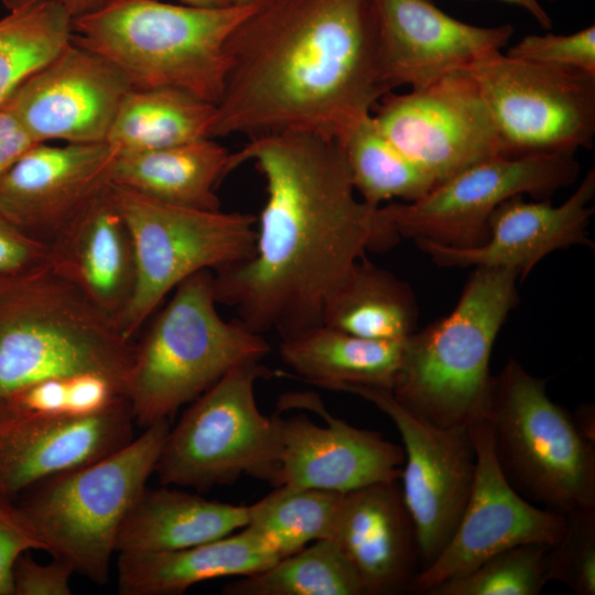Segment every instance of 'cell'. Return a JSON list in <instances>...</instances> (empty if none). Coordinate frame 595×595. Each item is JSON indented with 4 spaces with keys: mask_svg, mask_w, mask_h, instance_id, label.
I'll list each match as a JSON object with an SVG mask.
<instances>
[{
    "mask_svg": "<svg viewBox=\"0 0 595 595\" xmlns=\"http://www.w3.org/2000/svg\"><path fill=\"white\" fill-rule=\"evenodd\" d=\"M418 317L411 286L364 256L326 300L322 324L361 338L403 340Z\"/></svg>",
    "mask_w": 595,
    "mask_h": 595,
    "instance_id": "28",
    "label": "cell"
},
{
    "mask_svg": "<svg viewBox=\"0 0 595 595\" xmlns=\"http://www.w3.org/2000/svg\"><path fill=\"white\" fill-rule=\"evenodd\" d=\"M329 539L355 570L365 595L407 593L421 571L418 531L399 480L343 494Z\"/></svg>",
    "mask_w": 595,
    "mask_h": 595,
    "instance_id": "22",
    "label": "cell"
},
{
    "mask_svg": "<svg viewBox=\"0 0 595 595\" xmlns=\"http://www.w3.org/2000/svg\"><path fill=\"white\" fill-rule=\"evenodd\" d=\"M170 428V420L151 424L120 450L26 489L19 506L44 551L106 584L121 526L155 470Z\"/></svg>",
    "mask_w": 595,
    "mask_h": 595,
    "instance_id": "7",
    "label": "cell"
},
{
    "mask_svg": "<svg viewBox=\"0 0 595 595\" xmlns=\"http://www.w3.org/2000/svg\"><path fill=\"white\" fill-rule=\"evenodd\" d=\"M270 375L260 361L242 364L192 401L162 446L154 470L160 483L199 491L242 475L271 483L281 418L263 414L255 394L256 382Z\"/></svg>",
    "mask_w": 595,
    "mask_h": 595,
    "instance_id": "9",
    "label": "cell"
},
{
    "mask_svg": "<svg viewBox=\"0 0 595 595\" xmlns=\"http://www.w3.org/2000/svg\"><path fill=\"white\" fill-rule=\"evenodd\" d=\"M48 266V246L28 237L0 215V277L23 275Z\"/></svg>",
    "mask_w": 595,
    "mask_h": 595,
    "instance_id": "40",
    "label": "cell"
},
{
    "mask_svg": "<svg viewBox=\"0 0 595 595\" xmlns=\"http://www.w3.org/2000/svg\"><path fill=\"white\" fill-rule=\"evenodd\" d=\"M212 138L340 141L387 94L372 0H260L231 32Z\"/></svg>",
    "mask_w": 595,
    "mask_h": 595,
    "instance_id": "2",
    "label": "cell"
},
{
    "mask_svg": "<svg viewBox=\"0 0 595 595\" xmlns=\"http://www.w3.org/2000/svg\"><path fill=\"white\" fill-rule=\"evenodd\" d=\"M8 9H14L34 0H1ZM62 7L72 20L90 13L101 7L107 0H51Z\"/></svg>",
    "mask_w": 595,
    "mask_h": 595,
    "instance_id": "42",
    "label": "cell"
},
{
    "mask_svg": "<svg viewBox=\"0 0 595 595\" xmlns=\"http://www.w3.org/2000/svg\"><path fill=\"white\" fill-rule=\"evenodd\" d=\"M380 82L387 93L428 86L501 50L511 24L478 26L455 19L433 0H372Z\"/></svg>",
    "mask_w": 595,
    "mask_h": 595,
    "instance_id": "18",
    "label": "cell"
},
{
    "mask_svg": "<svg viewBox=\"0 0 595 595\" xmlns=\"http://www.w3.org/2000/svg\"><path fill=\"white\" fill-rule=\"evenodd\" d=\"M508 4L517 6L529 13L543 29L552 28V19L540 4L539 0H498Z\"/></svg>",
    "mask_w": 595,
    "mask_h": 595,
    "instance_id": "43",
    "label": "cell"
},
{
    "mask_svg": "<svg viewBox=\"0 0 595 595\" xmlns=\"http://www.w3.org/2000/svg\"><path fill=\"white\" fill-rule=\"evenodd\" d=\"M508 55L548 66L595 75V25L571 34H530L512 45Z\"/></svg>",
    "mask_w": 595,
    "mask_h": 595,
    "instance_id": "37",
    "label": "cell"
},
{
    "mask_svg": "<svg viewBox=\"0 0 595 595\" xmlns=\"http://www.w3.org/2000/svg\"><path fill=\"white\" fill-rule=\"evenodd\" d=\"M496 125L507 158L591 149L595 75L490 51L465 68Z\"/></svg>",
    "mask_w": 595,
    "mask_h": 595,
    "instance_id": "11",
    "label": "cell"
},
{
    "mask_svg": "<svg viewBox=\"0 0 595 595\" xmlns=\"http://www.w3.org/2000/svg\"><path fill=\"white\" fill-rule=\"evenodd\" d=\"M126 397L79 418L0 423V496L14 499L36 483L96 462L133 440Z\"/></svg>",
    "mask_w": 595,
    "mask_h": 595,
    "instance_id": "21",
    "label": "cell"
},
{
    "mask_svg": "<svg viewBox=\"0 0 595 595\" xmlns=\"http://www.w3.org/2000/svg\"><path fill=\"white\" fill-rule=\"evenodd\" d=\"M72 40V18L51 0H34L0 19V106Z\"/></svg>",
    "mask_w": 595,
    "mask_h": 595,
    "instance_id": "33",
    "label": "cell"
},
{
    "mask_svg": "<svg viewBox=\"0 0 595 595\" xmlns=\"http://www.w3.org/2000/svg\"><path fill=\"white\" fill-rule=\"evenodd\" d=\"M249 507L178 489L145 487L119 531L117 553H158L218 540L244 529Z\"/></svg>",
    "mask_w": 595,
    "mask_h": 595,
    "instance_id": "25",
    "label": "cell"
},
{
    "mask_svg": "<svg viewBox=\"0 0 595 595\" xmlns=\"http://www.w3.org/2000/svg\"><path fill=\"white\" fill-rule=\"evenodd\" d=\"M338 143L353 186L369 205L380 206L394 198L415 202L437 185L425 170L380 132L371 113Z\"/></svg>",
    "mask_w": 595,
    "mask_h": 595,
    "instance_id": "30",
    "label": "cell"
},
{
    "mask_svg": "<svg viewBox=\"0 0 595 595\" xmlns=\"http://www.w3.org/2000/svg\"><path fill=\"white\" fill-rule=\"evenodd\" d=\"M257 1H260V0H229L230 4H236V6L250 4Z\"/></svg>",
    "mask_w": 595,
    "mask_h": 595,
    "instance_id": "45",
    "label": "cell"
},
{
    "mask_svg": "<svg viewBox=\"0 0 595 595\" xmlns=\"http://www.w3.org/2000/svg\"><path fill=\"white\" fill-rule=\"evenodd\" d=\"M215 111V105L180 89L131 88L106 142L125 153L212 138Z\"/></svg>",
    "mask_w": 595,
    "mask_h": 595,
    "instance_id": "29",
    "label": "cell"
},
{
    "mask_svg": "<svg viewBox=\"0 0 595 595\" xmlns=\"http://www.w3.org/2000/svg\"><path fill=\"white\" fill-rule=\"evenodd\" d=\"M544 559V581H556L577 595L595 594V508L572 511Z\"/></svg>",
    "mask_w": 595,
    "mask_h": 595,
    "instance_id": "36",
    "label": "cell"
},
{
    "mask_svg": "<svg viewBox=\"0 0 595 595\" xmlns=\"http://www.w3.org/2000/svg\"><path fill=\"white\" fill-rule=\"evenodd\" d=\"M371 116L380 132L437 184L505 156L490 111L466 69L408 93L389 91Z\"/></svg>",
    "mask_w": 595,
    "mask_h": 595,
    "instance_id": "13",
    "label": "cell"
},
{
    "mask_svg": "<svg viewBox=\"0 0 595 595\" xmlns=\"http://www.w3.org/2000/svg\"><path fill=\"white\" fill-rule=\"evenodd\" d=\"M131 88L111 63L71 40L4 104L39 143H101Z\"/></svg>",
    "mask_w": 595,
    "mask_h": 595,
    "instance_id": "16",
    "label": "cell"
},
{
    "mask_svg": "<svg viewBox=\"0 0 595 595\" xmlns=\"http://www.w3.org/2000/svg\"><path fill=\"white\" fill-rule=\"evenodd\" d=\"M73 566L57 558L42 564L22 554L13 567V595H69Z\"/></svg>",
    "mask_w": 595,
    "mask_h": 595,
    "instance_id": "39",
    "label": "cell"
},
{
    "mask_svg": "<svg viewBox=\"0 0 595 595\" xmlns=\"http://www.w3.org/2000/svg\"><path fill=\"white\" fill-rule=\"evenodd\" d=\"M173 291L134 343L125 396L142 428L170 420L229 370L270 351L262 334L219 315L213 271L196 272Z\"/></svg>",
    "mask_w": 595,
    "mask_h": 595,
    "instance_id": "6",
    "label": "cell"
},
{
    "mask_svg": "<svg viewBox=\"0 0 595 595\" xmlns=\"http://www.w3.org/2000/svg\"><path fill=\"white\" fill-rule=\"evenodd\" d=\"M121 397V386L105 375L51 377L1 396L0 423L91 415Z\"/></svg>",
    "mask_w": 595,
    "mask_h": 595,
    "instance_id": "34",
    "label": "cell"
},
{
    "mask_svg": "<svg viewBox=\"0 0 595 595\" xmlns=\"http://www.w3.org/2000/svg\"><path fill=\"white\" fill-rule=\"evenodd\" d=\"M550 1H554V0H550Z\"/></svg>",
    "mask_w": 595,
    "mask_h": 595,
    "instance_id": "46",
    "label": "cell"
},
{
    "mask_svg": "<svg viewBox=\"0 0 595 595\" xmlns=\"http://www.w3.org/2000/svg\"><path fill=\"white\" fill-rule=\"evenodd\" d=\"M117 149L101 143H37L0 175V215L48 245L107 188Z\"/></svg>",
    "mask_w": 595,
    "mask_h": 595,
    "instance_id": "19",
    "label": "cell"
},
{
    "mask_svg": "<svg viewBox=\"0 0 595 595\" xmlns=\"http://www.w3.org/2000/svg\"><path fill=\"white\" fill-rule=\"evenodd\" d=\"M403 340H376L323 324L282 338L279 355L298 378L329 390L350 387L390 390L399 371Z\"/></svg>",
    "mask_w": 595,
    "mask_h": 595,
    "instance_id": "27",
    "label": "cell"
},
{
    "mask_svg": "<svg viewBox=\"0 0 595 595\" xmlns=\"http://www.w3.org/2000/svg\"><path fill=\"white\" fill-rule=\"evenodd\" d=\"M595 170L591 169L570 197L558 206L523 195L502 202L489 219L488 238L476 247L457 248L425 239L415 245L441 267L513 269L524 280L554 250L593 247L587 228L594 214Z\"/></svg>",
    "mask_w": 595,
    "mask_h": 595,
    "instance_id": "20",
    "label": "cell"
},
{
    "mask_svg": "<svg viewBox=\"0 0 595 595\" xmlns=\"http://www.w3.org/2000/svg\"><path fill=\"white\" fill-rule=\"evenodd\" d=\"M134 343L50 266L0 277V397L33 382L94 372L126 390Z\"/></svg>",
    "mask_w": 595,
    "mask_h": 595,
    "instance_id": "5",
    "label": "cell"
},
{
    "mask_svg": "<svg viewBox=\"0 0 595 595\" xmlns=\"http://www.w3.org/2000/svg\"><path fill=\"white\" fill-rule=\"evenodd\" d=\"M50 268L118 324L136 284L130 229L111 183L47 245Z\"/></svg>",
    "mask_w": 595,
    "mask_h": 595,
    "instance_id": "23",
    "label": "cell"
},
{
    "mask_svg": "<svg viewBox=\"0 0 595 595\" xmlns=\"http://www.w3.org/2000/svg\"><path fill=\"white\" fill-rule=\"evenodd\" d=\"M578 173L574 155L499 156L458 172L415 202L385 206L398 239L476 247L488 238L489 219L502 202L516 195L547 199Z\"/></svg>",
    "mask_w": 595,
    "mask_h": 595,
    "instance_id": "12",
    "label": "cell"
},
{
    "mask_svg": "<svg viewBox=\"0 0 595 595\" xmlns=\"http://www.w3.org/2000/svg\"><path fill=\"white\" fill-rule=\"evenodd\" d=\"M39 142L6 105L0 106V175Z\"/></svg>",
    "mask_w": 595,
    "mask_h": 595,
    "instance_id": "41",
    "label": "cell"
},
{
    "mask_svg": "<svg viewBox=\"0 0 595 595\" xmlns=\"http://www.w3.org/2000/svg\"><path fill=\"white\" fill-rule=\"evenodd\" d=\"M343 392L371 402L401 435V489L416 527L423 570L446 547L470 493L476 453L469 425H436L404 408L390 390L350 387Z\"/></svg>",
    "mask_w": 595,
    "mask_h": 595,
    "instance_id": "14",
    "label": "cell"
},
{
    "mask_svg": "<svg viewBox=\"0 0 595 595\" xmlns=\"http://www.w3.org/2000/svg\"><path fill=\"white\" fill-rule=\"evenodd\" d=\"M550 547L533 542L504 550L426 595H538L547 584L544 559Z\"/></svg>",
    "mask_w": 595,
    "mask_h": 595,
    "instance_id": "35",
    "label": "cell"
},
{
    "mask_svg": "<svg viewBox=\"0 0 595 595\" xmlns=\"http://www.w3.org/2000/svg\"><path fill=\"white\" fill-rule=\"evenodd\" d=\"M30 550L44 545L20 506L0 496V595H13L14 564Z\"/></svg>",
    "mask_w": 595,
    "mask_h": 595,
    "instance_id": "38",
    "label": "cell"
},
{
    "mask_svg": "<svg viewBox=\"0 0 595 595\" xmlns=\"http://www.w3.org/2000/svg\"><path fill=\"white\" fill-rule=\"evenodd\" d=\"M255 4L198 8L107 0L72 20V40L111 63L133 88H175L216 105L227 41Z\"/></svg>",
    "mask_w": 595,
    "mask_h": 595,
    "instance_id": "3",
    "label": "cell"
},
{
    "mask_svg": "<svg viewBox=\"0 0 595 595\" xmlns=\"http://www.w3.org/2000/svg\"><path fill=\"white\" fill-rule=\"evenodd\" d=\"M277 560V554L247 528L236 534L175 551L118 553V593L182 594L197 583L252 574Z\"/></svg>",
    "mask_w": 595,
    "mask_h": 595,
    "instance_id": "24",
    "label": "cell"
},
{
    "mask_svg": "<svg viewBox=\"0 0 595 595\" xmlns=\"http://www.w3.org/2000/svg\"><path fill=\"white\" fill-rule=\"evenodd\" d=\"M279 408L310 410L323 418L325 425L302 414L280 419L281 453L272 486L345 494L375 483L400 480L403 448L380 433L332 415L313 393L282 396Z\"/></svg>",
    "mask_w": 595,
    "mask_h": 595,
    "instance_id": "17",
    "label": "cell"
},
{
    "mask_svg": "<svg viewBox=\"0 0 595 595\" xmlns=\"http://www.w3.org/2000/svg\"><path fill=\"white\" fill-rule=\"evenodd\" d=\"M266 182L253 255L214 273L216 301L251 331L282 338L322 324L326 300L367 251L396 245L385 205L357 197L337 140L288 132L249 139L231 171Z\"/></svg>",
    "mask_w": 595,
    "mask_h": 595,
    "instance_id": "1",
    "label": "cell"
},
{
    "mask_svg": "<svg viewBox=\"0 0 595 595\" xmlns=\"http://www.w3.org/2000/svg\"><path fill=\"white\" fill-rule=\"evenodd\" d=\"M342 495L335 491L282 485L249 507L245 527L279 559L312 542L329 539Z\"/></svg>",
    "mask_w": 595,
    "mask_h": 595,
    "instance_id": "32",
    "label": "cell"
},
{
    "mask_svg": "<svg viewBox=\"0 0 595 595\" xmlns=\"http://www.w3.org/2000/svg\"><path fill=\"white\" fill-rule=\"evenodd\" d=\"M547 380L510 359L494 377L486 419L496 459L523 498L562 515L595 508V451Z\"/></svg>",
    "mask_w": 595,
    "mask_h": 595,
    "instance_id": "8",
    "label": "cell"
},
{
    "mask_svg": "<svg viewBox=\"0 0 595 595\" xmlns=\"http://www.w3.org/2000/svg\"><path fill=\"white\" fill-rule=\"evenodd\" d=\"M513 269L476 268L455 307L404 339L391 393L440 426H468L486 416L496 337L518 303Z\"/></svg>",
    "mask_w": 595,
    "mask_h": 595,
    "instance_id": "4",
    "label": "cell"
},
{
    "mask_svg": "<svg viewBox=\"0 0 595 595\" xmlns=\"http://www.w3.org/2000/svg\"><path fill=\"white\" fill-rule=\"evenodd\" d=\"M231 153L214 138L172 147L117 153L110 181L155 201L199 210H220L215 191L231 172Z\"/></svg>",
    "mask_w": 595,
    "mask_h": 595,
    "instance_id": "26",
    "label": "cell"
},
{
    "mask_svg": "<svg viewBox=\"0 0 595 595\" xmlns=\"http://www.w3.org/2000/svg\"><path fill=\"white\" fill-rule=\"evenodd\" d=\"M225 595H365L338 545L323 539L270 566L227 583Z\"/></svg>",
    "mask_w": 595,
    "mask_h": 595,
    "instance_id": "31",
    "label": "cell"
},
{
    "mask_svg": "<svg viewBox=\"0 0 595 595\" xmlns=\"http://www.w3.org/2000/svg\"><path fill=\"white\" fill-rule=\"evenodd\" d=\"M177 3L198 8H221L230 6L229 0H175Z\"/></svg>",
    "mask_w": 595,
    "mask_h": 595,
    "instance_id": "44",
    "label": "cell"
},
{
    "mask_svg": "<svg viewBox=\"0 0 595 595\" xmlns=\"http://www.w3.org/2000/svg\"><path fill=\"white\" fill-rule=\"evenodd\" d=\"M469 430L476 466L466 506L446 547L416 574L407 593L426 595L498 552L533 542L552 545L564 531V515L538 507L509 484L496 459L487 419L474 421Z\"/></svg>",
    "mask_w": 595,
    "mask_h": 595,
    "instance_id": "15",
    "label": "cell"
},
{
    "mask_svg": "<svg viewBox=\"0 0 595 595\" xmlns=\"http://www.w3.org/2000/svg\"><path fill=\"white\" fill-rule=\"evenodd\" d=\"M111 191L136 253L134 290L118 318L128 339L182 281L235 266L255 252L257 217L250 214L175 206L115 184Z\"/></svg>",
    "mask_w": 595,
    "mask_h": 595,
    "instance_id": "10",
    "label": "cell"
}]
</instances>
